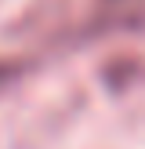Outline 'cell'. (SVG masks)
Returning <instances> with one entry per match:
<instances>
[{
	"instance_id": "6da1fadb",
	"label": "cell",
	"mask_w": 145,
	"mask_h": 149,
	"mask_svg": "<svg viewBox=\"0 0 145 149\" xmlns=\"http://www.w3.org/2000/svg\"><path fill=\"white\" fill-rule=\"evenodd\" d=\"M138 4H145V0H105L98 22H109V18H116V15H127V11H134Z\"/></svg>"
},
{
	"instance_id": "7a4b0ae2",
	"label": "cell",
	"mask_w": 145,
	"mask_h": 149,
	"mask_svg": "<svg viewBox=\"0 0 145 149\" xmlns=\"http://www.w3.org/2000/svg\"><path fill=\"white\" fill-rule=\"evenodd\" d=\"M18 73H22V65H18V62H0V87H7L14 77H18Z\"/></svg>"
}]
</instances>
